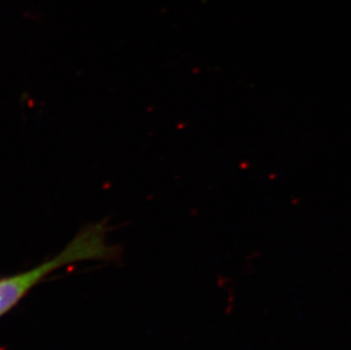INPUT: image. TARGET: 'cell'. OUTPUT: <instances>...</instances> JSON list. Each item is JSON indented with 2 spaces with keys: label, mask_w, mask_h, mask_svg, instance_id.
<instances>
[{
  "label": "cell",
  "mask_w": 351,
  "mask_h": 350,
  "mask_svg": "<svg viewBox=\"0 0 351 350\" xmlns=\"http://www.w3.org/2000/svg\"><path fill=\"white\" fill-rule=\"evenodd\" d=\"M106 221L82 229L55 257L27 271L0 278V317L15 307L37 284L57 268L77 261H110L117 257L115 247L106 244Z\"/></svg>",
  "instance_id": "obj_1"
}]
</instances>
